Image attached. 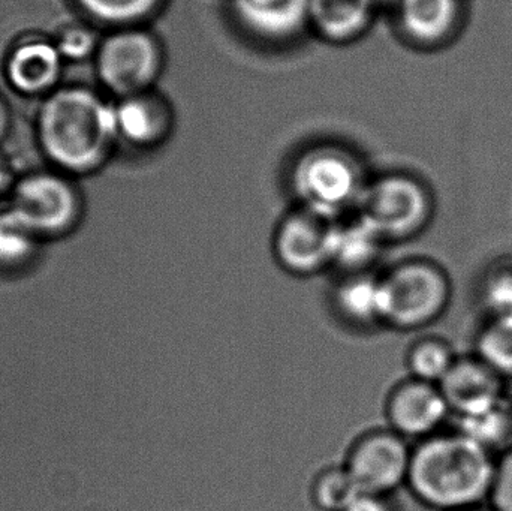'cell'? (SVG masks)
<instances>
[{
  "label": "cell",
  "mask_w": 512,
  "mask_h": 511,
  "mask_svg": "<svg viewBox=\"0 0 512 511\" xmlns=\"http://www.w3.org/2000/svg\"><path fill=\"white\" fill-rule=\"evenodd\" d=\"M36 132L42 152L57 170L92 173L119 143L114 101L86 86L57 87L39 108Z\"/></svg>",
  "instance_id": "6da1fadb"
},
{
  "label": "cell",
  "mask_w": 512,
  "mask_h": 511,
  "mask_svg": "<svg viewBox=\"0 0 512 511\" xmlns=\"http://www.w3.org/2000/svg\"><path fill=\"white\" fill-rule=\"evenodd\" d=\"M495 465L492 450L463 432H436L412 447L406 486L430 509H469L489 498Z\"/></svg>",
  "instance_id": "7a4b0ae2"
},
{
  "label": "cell",
  "mask_w": 512,
  "mask_h": 511,
  "mask_svg": "<svg viewBox=\"0 0 512 511\" xmlns=\"http://www.w3.org/2000/svg\"><path fill=\"white\" fill-rule=\"evenodd\" d=\"M369 179L361 159L334 143L313 144L298 153L288 176L295 206L331 219L354 213Z\"/></svg>",
  "instance_id": "3957f363"
},
{
  "label": "cell",
  "mask_w": 512,
  "mask_h": 511,
  "mask_svg": "<svg viewBox=\"0 0 512 511\" xmlns=\"http://www.w3.org/2000/svg\"><path fill=\"white\" fill-rule=\"evenodd\" d=\"M379 285L384 327L397 332H415L430 326L450 305V278L429 258L397 261L379 273Z\"/></svg>",
  "instance_id": "277c9868"
},
{
  "label": "cell",
  "mask_w": 512,
  "mask_h": 511,
  "mask_svg": "<svg viewBox=\"0 0 512 511\" xmlns=\"http://www.w3.org/2000/svg\"><path fill=\"white\" fill-rule=\"evenodd\" d=\"M5 206L41 242L74 233L86 215V198L62 171H32L14 180Z\"/></svg>",
  "instance_id": "5b68a950"
},
{
  "label": "cell",
  "mask_w": 512,
  "mask_h": 511,
  "mask_svg": "<svg viewBox=\"0 0 512 511\" xmlns=\"http://www.w3.org/2000/svg\"><path fill=\"white\" fill-rule=\"evenodd\" d=\"M430 213L426 189L412 177L397 173L370 177L354 210L385 245L417 237L427 227Z\"/></svg>",
  "instance_id": "8992f818"
},
{
  "label": "cell",
  "mask_w": 512,
  "mask_h": 511,
  "mask_svg": "<svg viewBox=\"0 0 512 511\" xmlns=\"http://www.w3.org/2000/svg\"><path fill=\"white\" fill-rule=\"evenodd\" d=\"M93 57L99 83L114 99L155 89L164 69V48L144 26L111 30Z\"/></svg>",
  "instance_id": "52a82bcc"
},
{
  "label": "cell",
  "mask_w": 512,
  "mask_h": 511,
  "mask_svg": "<svg viewBox=\"0 0 512 511\" xmlns=\"http://www.w3.org/2000/svg\"><path fill=\"white\" fill-rule=\"evenodd\" d=\"M336 221L304 207H292L280 219L271 240L277 266L294 278H312L331 269Z\"/></svg>",
  "instance_id": "ba28073f"
},
{
  "label": "cell",
  "mask_w": 512,
  "mask_h": 511,
  "mask_svg": "<svg viewBox=\"0 0 512 511\" xmlns=\"http://www.w3.org/2000/svg\"><path fill=\"white\" fill-rule=\"evenodd\" d=\"M412 449L393 429L364 432L349 447L345 467L367 494L388 495L408 482Z\"/></svg>",
  "instance_id": "9c48e42d"
},
{
  "label": "cell",
  "mask_w": 512,
  "mask_h": 511,
  "mask_svg": "<svg viewBox=\"0 0 512 511\" xmlns=\"http://www.w3.org/2000/svg\"><path fill=\"white\" fill-rule=\"evenodd\" d=\"M450 414L438 384L412 377L396 384L385 401L388 428L406 440L420 441L436 434Z\"/></svg>",
  "instance_id": "30bf717a"
},
{
  "label": "cell",
  "mask_w": 512,
  "mask_h": 511,
  "mask_svg": "<svg viewBox=\"0 0 512 511\" xmlns=\"http://www.w3.org/2000/svg\"><path fill=\"white\" fill-rule=\"evenodd\" d=\"M505 378L475 354L457 357L439 383L451 414L462 419L492 407L508 395Z\"/></svg>",
  "instance_id": "8fae6325"
},
{
  "label": "cell",
  "mask_w": 512,
  "mask_h": 511,
  "mask_svg": "<svg viewBox=\"0 0 512 511\" xmlns=\"http://www.w3.org/2000/svg\"><path fill=\"white\" fill-rule=\"evenodd\" d=\"M117 140L134 149L161 146L171 129L174 113L170 102L155 89L114 99Z\"/></svg>",
  "instance_id": "7c38bea8"
},
{
  "label": "cell",
  "mask_w": 512,
  "mask_h": 511,
  "mask_svg": "<svg viewBox=\"0 0 512 511\" xmlns=\"http://www.w3.org/2000/svg\"><path fill=\"white\" fill-rule=\"evenodd\" d=\"M230 11L249 36L270 44L309 29V0H230Z\"/></svg>",
  "instance_id": "4fadbf2b"
},
{
  "label": "cell",
  "mask_w": 512,
  "mask_h": 511,
  "mask_svg": "<svg viewBox=\"0 0 512 511\" xmlns=\"http://www.w3.org/2000/svg\"><path fill=\"white\" fill-rule=\"evenodd\" d=\"M65 62L56 42L30 36L9 51L5 77L21 95H50L57 89Z\"/></svg>",
  "instance_id": "5bb4252c"
},
{
  "label": "cell",
  "mask_w": 512,
  "mask_h": 511,
  "mask_svg": "<svg viewBox=\"0 0 512 511\" xmlns=\"http://www.w3.org/2000/svg\"><path fill=\"white\" fill-rule=\"evenodd\" d=\"M330 308L348 329L372 332L384 327L379 273L337 276L330 290Z\"/></svg>",
  "instance_id": "9a60e30c"
},
{
  "label": "cell",
  "mask_w": 512,
  "mask_h": 511,
  "mask_svg": "<svg viewBox=\"0 0 512 511\" xmlns=\"http://www.w3.org/2000/svg\"><path fill=\"white\" fill-rule=\"evenodd\" d=\"M376 0H309V29L331 44H348L369 29Z\"/></svg>",
  "instance_id": "2e32d148"
},
{
  "label": "cell",
  "mask_w": 512,
  "mask_h": 511,
  "mask_svg": "<svg viewBox=\"0 0 512 511\" xmlns=\"http://www.w3.org/2000/svg\"><path fill=\"white\" fill-rule=\"evenodd\" d=\"M385 243L357 215L337 219L331 243V269L339 275L373 272Z\"/></svg>",
  "instance_id": "e0dca14e"
},
{
  "label": "cell",
  "mask_w": 512,
  "mask_h": 511,
  "mask_svg": "<svg viewBox=\"0 0 512 511\" xmlns=\"http://www.w3.org/2000/svg\"><path fill=\"white\" fill-rule=\"evenodd\" d=\"M44 246L8 207H0V276L30 272L41 260Z\"/></svg>",
  "instance_id": "ac0fdd59"
},
{
  "label": "cell",
  "mask_w": 512,
  "mask_h": 511,
  "mask_svg": "<svg viewBox=\"0 0 512 511\" xmlns=\"http://www.w3.org/2000/svg\"><path fill=\"white\" fill-rule=\"evenodd\" d=\"M394 8L403 33L421 42L442 38L456 14L454 0H397Z\"/></svg>",
  "instance_id": "d6986e66"
},
{
  "label": "cell",
  "mask_w": 512,
  "mask_h": 511,
  "mask_svg": "<svg viewBox=\"0 0 512 511\" xmlns=\"http://www.w3.org/2000/svg\"><path fill=\"white\" fill-rule=\"evenodd\" d=\"M459 423L457 431L495 452L496 447L507 444L512 437V399L507 395L480 413L462 417Z\"/></svg>",
  "instance_id": "ffe728a7"
},
{
  "label": "cell",
  "mask_w": 512,
  "mask_h": 511,
  "mask_svg": "<svg viewBox=\"0 0 512 511\" xmlns=\"http://www.w3.org/2000/svg\"><path fill=\"white\" fill-rule=\"evenodd\" d=\"M457 356L448 342L441 338H421L409 347L406 366L409 377L438 384L453 368Z\"/></svg>",
  "instance_id": "44dd1931"
},
{
  "label": "cell",
  "mask_w": 512,
  "mask_h": 511,
  "mask_svg": "<svg viewBox=\"0 0 512 511\" xmlns=\"http://www.w3.org/2000/svg\"><path fill=\"white\" fill-rule=\"evenodd\" d=\"M98 23L117 27L143 26L152 17L164 0H75Z\"/></svg>",
  "instance_id": "7402d4cb"
},
{
  "label": "cell",
  "mask_w": 512,
  "mask_h": 511,
  "mask_svg": "<svg viewBox=\"0 0 512 511\" xmlns=\"http://www.w3.org/2000/svg\"><path fill=\"white\" fill-rule=\"evenodd\" d=\"M363 494L345 465L328 467L315 477L310 489V500L319 511H345L346 507Z\"/></svg>",
  "instance_id": "603a6c76"
},
{
  "label": "cell",
  "mask_w": 512,
  "mask_h": 511,
  "mask_svg": "<svg viewBox=\"0 0 512 511\" xmlns=\"http://www.w3.org/2000/svg\"><path fill=\"white\" fill-rule=\"evenodd\" d=\"M477 356L505 380L512 378V318H489L477 338Z\"/></svg>",
  "instance_id": "cb8c5ba5"
},
{
  "label": "cell",
  "mask_w": 512,
  "mask_h": 511,
  "mask_svg": "<svg viewBox=\"0 0 512 511\" xmlns=\"http://www.w3.org/2000/svg\"><path fill=\"white\" fill-rule=\"evenodd\" d=\"M481 297L489 318H512V258H504L487 270Z\"/></svg>",
  "instance_id": "d4e9b609"
},
{
  "label": "cell",
  "mask_w": 512,
  "mask_h": 511,
  "mask_svg": "<svg viewBox=\"0 0 512 511\" xmlns=\"http://www.w3.org/2000/svg\"><path fill=\"white\" fill-rule=\"evenodd\" d=\"M490 509L512 511V447L496 458L495 474L489 498Z\"/></svg>",
  "instance_id": "484cf974"
},
{
  "label": "cell",
  "mask_w": 512,
  "mask_h": 511,
  "mask_svg": "<svg viewBox=\"0 0 512 511\" xmlns=\"http://www.w3.org/2000/svg\"><path fill=\"white\" fill-rule=\"evenodd\" d=\"M101 39L96 38L92 29L86 26L66 27L59 38L54 39L65 60H81L95 56Z\"/></svg>",
  "instance_id": "4316f807"
},
{
  "label": "cell",
  "mask_w": 512,
  "mask_h": 511,
  "mask_svg": "<svg viewBox=\"0 0 512 511\" xmlns=\"http://www.w3.org/2000/svg\"><path fill=\"white\" fill-rule=\"evenodd\" d=\"M345 511H394L385 495L363 494L358 495Z\"/></svg>",
  "instance_id": "83f0119b"
},
{
  "label": "cell",
  "mask_w": 512,
  "mask_h": 511,
  "mask_svg": "<svg viewBox=\"0 0 512 511\" xmlns=\"http://www.w3.org/2000/svg\"><path fill=\"white\" fill-rule=\"evenodd\" d=\"M12 183H14V180L11 179V173H9L5 162L0 159V207L5 206L6 200H8Z\"/></svg>",
  "instance_id": "f1b7e54d"
},
{
  "label": "cell",
  "mask_w": 512,
  "mask_h": 511,
  "mask_svg": "<svg viewBox=\"0 0 512 511\" xmlns=\"http://www.w3.org/2000/svg\"><path fill=\"white\" fill-rule=\"evenodd\" d=\"M11 125V116H9L8 105L0 96V141L5 138L6 132L9 131Z\"/></svg>",
  "instance_id": "f546056e"
},
{
  "label": "cell",
  "mask_w": 512,
  "mask_h": 511,
  "mask_svg": "<svg viewBox=\"0 0 512 511\" xmlns=\"http://www.w3.org/2000/svg\"><path fill=\"white\" fill-rule=\"evenodd\" d=\"M376 2H378L379 8H381V6H394L396 5L397 0H376Z\"/></svg>",
  "instance_id": "4dcf8cb0"
},
{
  "label": "cell",
  "mask_w": 512,
  "mask_h": 511,
  "mask_svg": "<svg viewBox=\"0 0 512 511\" xmlns=\"http://www.w3.org/2000/svg\"><path fill=\"white\" fill-rule=\"evenodd\" d=\"M456 511H495L493 509H484V507L477 506V507H469V509H463V510H456Z\"/></svg>",
  "instance_id": "1f68e13d"
}]
</instances>
